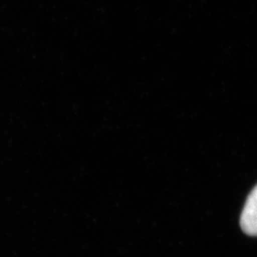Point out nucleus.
<instances>
[{
	"label": "nucleus",
	"instance_id": "nucleus-1",
	"mask_svg": "<svg viewBox=\"0 0 257 257\" xmlns=\"http://www.w3.org/2000/svg\"><path fill=\"white\" fill-rule=\"evenodd\" d=\"M241 228L248 236H257V186L247 196L240 219Z\"/></svg>",
	"mask_w": 257,
	"mask_h": 257
}]
</instances>
